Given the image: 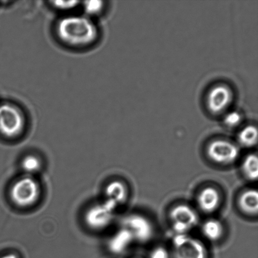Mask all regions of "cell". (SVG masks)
<instances>
[{
	"label": "cell",
	"mask_w": 258,
	"mask_h": 258,
	"mask_svg": "<svg viewBox=\"0 0 258 258\" xmlns=\"http://www.w3.org/2000/svg\"><path fill=\"white\" fill-rule=\"evenodd\" d=\"M56 33L62 43L75 47L92 44L98 37L97 28L90 18L78 15L60 19L57 24Z\"/></svg>",
	"instance_id": "cell-1"
},
{
	"label": "cell",
	"mask_w": 258,
	"mask_h": 258,
	"mask_svg": "<svg viewBox=\"0 0 258 258\" xmlns=\"http://www.w3.org/2000/svg\"><path fill=\"white\" fill-rule=\"evenodd\" d=\"M41 189L33 176L25 175L12 184L10 196L13 203L20 208H29L39 201Z\"/></svg>",
	"instance_id": "cell-2"
},
{
	"label": "cell",
	"mask_w": 258,
	"mask_h": 258,
	"mask_svg": "<svg viewBox=\"0 0 258 258\" xmlns=\"http://www.w3.org/2000/svg\"><path fill=\"white\" fill-rule=\"evenodd\" d=\"M25 119L21 110L10 103L0 105V134L7 139H15L24 131Z\"/></svg>",
	"instance_id": "cell-3"
},
{
	"label": "cell",
	"mask_w": 258,
	"mask_h": 258,
	"mask_svg": "<svg viewBox=\"0 0 258 258\" xmlns=\"http://www.w3.org/2000/svg\"><path fill=\"white\" fill-rule=\"evenodd\" d=\"M173 249L174 258H208L206 246L188 234H176Z\"/></svg>",
	"instance_id": "cell-4"
},
{
	"label": "cell",
	"mask_w": 258,
	"mask_h": 258,
	"mask_svg": "<svg viewBox=\"0 0 258 258\" xmlns=\"http://www.w3.org/2000/svg\"><path fill=\"white\" fill-rule=\"evenodd\" d=\"M172 226L176 234H188L199 223V216L190 206L179 204L169 213Z\"/></svg>",
	"instance_id": "cell-5"
},
{
	"label": "cell",
	"mask_w": 258,
	"mask_h": 258,
	"mask_svg": "<svg viewBox=\"0 0 258 258\" xmlns=\"http://www.w3.org/2000/svg\"><path fill=\"white\" fill-rule=\"evenodd\" d=\"M207 155L214 163L229 164L236 161L239 156V149L236 144L224 139H217L209 144Z\"/></svg>",
	"instance_id": "cell-6"
},
{
	"label": "cell",
	"mask_w": 258,
	"mask_h": 258,
	"mask_svg": "<svg viewBox=\"0 0 258 258\" xmlns=\"http://www.w3.org/2000/svg\"><path fill=\"white\" fill-rule=\"evenodd\" d=\"M114 204L108 201L96 204L88 209L85 214V222L93 229H104L112 221L116 207Z\"/></svg>",
	"instance_id": "cell-7"
},
{
	"label": "cell",
	"mask_w": 258,
	"mask_h": 258,
	"mask_svg": "<svg viewBox=\"0 0 258 258\" xmlns=\"http://www.w3.org/2000/svg\"><path fill=\"white\" fill-rule=\"evenodd\" d=\"M125 229L130 232L134 241L142 243L150 241L153 237L154 228L151 222L141 215H132L125 221Z\"/></svg>",
	"instance_id": "cell-8"
},
{
	"label": "cell",
	"mask_w": 258,
	"mask_h": 258,
	"mask_svg": "<svg viewBox=\"0 0 258 258\" xmlns=\"http://www.w3.org/2000/svg\"><path fill=\"white\" fill-rule=\"evenodd\" d=\"M232 100V92L226 85H219L212 88L207 97V106L212 113L224 112Z\"/></svg>",
	"instance_id": "cell-9"
},
{
	"label": "cell",
	"mask_w": 258,
	"mask_h": 258,
	"mask_svg": "<svg viewBox=\"0 0 258 258\" xmlns=\"http://www.w3.org/2000/svg\"><path fill=\"white\" fill-rule=\"evenodd\" d=\"M221 200V196L216 188L206 187L200 192L197 197V203L202 211L209 214L219 208Z\"/></svg>",
	"instance_id": "cell-10"
},
{
	"label": "cell",
	"mask_w": 258,
	"mask_h": 258,
	"mask_svg": "<svg viewBox=\"0 0 258 258\" xmlns=\"http://www.w3.org/2000/svg\"><path fill=\"white\" fill-rule=\"evenodd\" d=\"M107 201L118 206L127 201L128 191L127 186L123 182L118 180L112 181L107 184L105 188Z\"/></svg>",
	"instance_id": "cell-11"
},
{
	"label": "cell",
	"mask_w": 258,
	"mask_h": 258,
	"mask_svg": "<svg viewBox=\"0 0 258 258\" xmlns=\"http://www.w3.org/2000/svg\"><path fill=\"white\" fill-rule=\"evenodd\" d=\"M239 205L245 213L256 215L258 211V193L256 189H249L242 193L239 197Z\"/></svg>",
	"instance_id": "cell-12"
},
{
	"label": "cell",
	"mask_w": 258,
	"mask_h": 258,
	"mask_svg": "<svg viewBox=\"0 0 258 258\" xmlns=\"http://www.w3.org/2000/svg\"><path fill=\"white\" fill-rule=\"evenodd\" d=\"M202 232L206 239L211 241H217L224 234V226L219 220H207L202 226Z\"/></svg>",
	"instance_id": "cell-13"
},
{
	"label": "cell",
	"mask_w": 258,
	"mask_h": 258,
	"mask_svg": "<svg viewBox=\"0 0 258 258\" xmlns=\"http://www.w3.org/2000/svg\"><path fill=\"white\" fill-rule=\"evenodd\" d=\"M244 175L250 181H256L258 177V159L256 154H251L244 158L242 164Z\"/></svg>",
	"instance_id": "cell-14"
},
{
	"label": "cell",
	"mask_w": 258,
	"mask_h": 258,
	"mask_svg": "<svg viewBox=\"0 0 258 258\" xmlns=\"http://www.w3.org/2000/svg\"><path fill=\"white\" fill-rule=\"evenodd\" d=\"M240 144L246 148H251L256 145L257 143V131L252 125L247 126L240 132L238 135Z\"/></svg>",
	"instance_id": "cell-15"
},
{
	"label": "cell",
	"mask_w": 258,
	"mask_h": 258,
	"mask_svg": "<svg viewBox=\"0 0 258 258\" xmlns=\"http://www.w3.org/2000/svg\"><path fill=\"white\" fill-rule=\"evenodd\" d=\"M21 167L25 175L33 176L41 169L42 162L39 158L33 154H29L22 159Z\"/></svg>",
	"instance_id": "cell-16"
},
{
	"label": "cell",
	"mask_w": 258,
	"mask_h": 258,
	"mask_svg": "<svg viewBox=\"0 0 258 258\" xmlns=\"http://www.w3.org/2000/svg\"><path fill=\"white\" fill-rule=\"evenodd\" d=\"M103 2L102 1H88L83 3V7L86 15L93 16L99 14L103 9Z\"/></svg>",
	"instance_id": "cell-17"
},
{
	"label": "cell",
	"mask_w": 258,
	"mask_h": 258,
	"mask_svg": "<svg viewBox=\"0 0 258 258\" xmlns=\"http://www.w3.org/2000/svg\"><path fill=\"white\" fill-rule=\"evenodd\" d=\"M241 122V115L237 112H232L226 115L224 118V123L228 127H234L238 125Z\"/></svg>",
	"instance_id": "cell-18"
},
{
	"label": "cell",
	"mask_w": 258,
	"mask_h": 258,
	"mask_svg": "<svg viewBox=\"0 0 258 258\" xmlns=\"http://www.w3.org/2000/svg\"><path fill=\"white\" fill-rule=\"evenodd\" d=\"M149 258H170V255L165 247L159 246L152 250Z\"/></svg>",
	"instance_id": "cell-19"
},
{
	"label": "cell",
	"mask_w": 258,
	"mask_h": 258,
	"mask_svg": "<svg viewBox=\"0 0 258 258\" xmlns=\"http://www.w3.org/2000/svg\"><path fill=\"white\" fill-rule=\"evenodd\" d=\"M53 6L56 8V9L61 10H68L73 9L77 5L79 4V2H52Z\"/></svg>",
	"instance_id": "cell-20"
},
{
	"label": "cell",
	"mask_w": 258,
	"mask_h": 258,
	"mask_svg": "<svg viewBox=\"0 0 258 258\" xmlns=\"http://www.w3.org/2000/svg\"><path fill=\"white\" fill-rule=\"evenodd\" d=\"M0 258H19V256L15 253H9L4 255Z\"/></svg>",
	"instance_id": "cell-21"
}]
</instances>
